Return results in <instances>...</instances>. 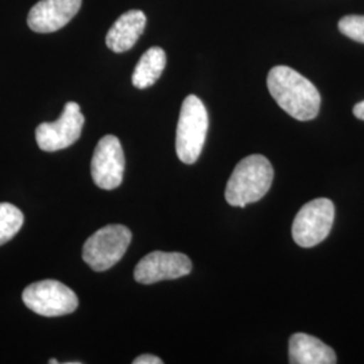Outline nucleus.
I'll use <instances>...</instances> for the list:
<instances>
[{"instance_id":"nucleus-8","label":"nucleus","mask_w":364,"mask_h":364,"mask_svg":"<svg viewBox=\"0 0 364 364\" xmlns=\"http://www.w3.org/2000/svg\"><path fill=\"white\" fill-rule=\"evenodd\" d=\"M124 153L115 135H105L95 149L92 156L91 171L96 186L112 191L120 186L124 174Z\"/></svg>"},{"instance_id":"nucleus-13","label":"nucleus","mask_w":364,"mask_h":364,"mask_svg":"<svg viewBox=\"0 0 364 364\" xmlns=\"http://www.w3.org/2000/svg\"><path fill=\"white\" fill-rule=\"evenodd\" d=\"M166 66V53L154 46L144 52L132 73V85L138 90H146L154 85Z\"/></svg>"},{"instance_id":"nucleus-17","label":"nucleus","mask_w":364,"mask_h":364,"mask_svg":"<svg viewBox=\"0 0 364 364\" xmlns=\"http://www.w3.org/2000/svg\"><path fill=\"white\" fill-rule=\"evenodd\" d=\"M353 115L360 120H364V100L353 107Z\"/></svg>"},{"instance_id":"nucleus-12","label":"nucleus","mask_w":364,"mask_h":364,"mask_svg":"<svg viewBox=\"0 0 364 364\" xmlns=\"http://www.w3.org/2000/svg\"><path fill=\"white\" fill-rule=\"evenodd\" d=\"M289 362L291 364H335V351L317 338L294 333L289 341Z\"/></svg>"},{"instance_id":"nucleus-14","label":"nucleus","mask_w":364,"mask_h":364,"mask_svg":"<svg viewBox=\"0 0 364 364\" xmlns=\"http://www.w3.org/2000/svg\"><path fill=\"white\" fill-rule=\"evenodd\" d=\"M25 216L13 204L0 203V246L10 242L23 225Z\"/></svg>"},{"instance_id":"nucleus-15","label":"nucleus","mask_w":364,"mask_h":364,"mask_svg":"<svg viewBox=\"0 0 364 364\" xmlns=\"http://www.w3.org/2000/svg\"><path fill=\"white\" fill-rule=\"evenodd\" d=\"M338 30L346 37L364 43V15H347L341 18Z\"/></svg>"},{"instance_id":"nucleus-2","label":"nucleus","mask_w":364,"mask_h":364,"mask_svg":"<svg viewBox=\"0 0 364 364\" xmlns=\"http://www.w3.org/2000/svg\"><path fill=\"white\" fill-rule=\"evenodd\" d=\"M274 170L266 156L254 154L243 158L227 182L225 200L230 205L245 208L259 201L273 183Z\"/></svg>"},{"instance_id":"nucleus-4","label":"nucleus","mask_w":364,"mask_h":364,"mask_svg":"<svg viewBox=\"0 0 364 364\" xmlns=\"http://www.w3.org/2000/svg\"><path fill=\"white\" fill-rule=\"evenodd\" d=\"M131 231L120 224L105 225L88 237L82 259L95 272H105L123 258L131 243Z\"/></svg>"},{"instance_id":"nucleus-16","label":"nucleus","mask_w":364,"mask_h":364,"mask_svg":"<svg viewBox=\"0 0 364 364\" xmlns=\"http://www.w3.org/2000/svg\"><path fill=\"white\" fill-rule=\"evenodd\" d=\"M134 364H162L164 363V360L162 359H159L158 356H154V355H149V353H146V355H141V356H138L134 362Z\"/></svg>"},{"instance_id":"nucleus-1","label":"nucleus","mask_w":364,"mask_h":364,"mask_svg":"<svg viewBox=\"0 0 364 364\" xmlns=\"http://www.w3.org/2000/svg\"><path fill=\"white\" fill-rule=\"evenodd\" d=\"M267 88L277 105L299 122H308L318 115L321 96L297 70L285 65L274 66L267 76Z\"/></svg>"},{"instance_id":"nucleus-5","label":"nucleus","mask_w":364,"mask_h":364,"mask_svg":"<svg viewBox=\"0 0 364 364\" xmlns=\"http://www.w3.org/2000/svg\"><path fill=\"white\" fill-rule=\"evenodd\" d=\"M23 304L30 311L43 317H60L77 309L76 293L64 284L45 279L31 284L23 290Z\"/></svg>"},{"instance_id":"nucleus-11","label":"nucleus","mask_w":364,"mask_h":364,"mask_svg":"<svg viewBox=\"0 0 364 364\" xmlns=\"http://www.w3.org/2000/svg\"><path fill=\"white\" fill-rule=\"evenodd\" d=\"M147 18L141 10H130L120 15L117 22L108 30L105 43L109 50L124 53L130 50L144 34Z\"/></svg>"},{"instance_id":"nucleus-18","label":"nucleus","mask_w":364,"mask_h":364,"mask_svg":"<svg viewBox=\"0 0 364 364\" xmlns=\"http://www.w3.org/2000/svg\"><path fill=\"white\" fill-rule=\"evenodd\" d=\"M49 363L57 364V363H58V362H57V360H55V359H50V360H49Z\"/></svg>"},{"instance_id":"nucleus-7","label":"nucleus","mask_w":364,"mask_h":364,"mask_svg":"<svg viewBox=\"0 0 364 364\" xmlns=\"http://www.w3.org/2000/svg\"><path fill=\"white\" fill-rule=\"evenodd\" d=\"M85 117L80 105L69 102L64 107L61 117L53 123H41L36 130V139L41 150L54 153L76 144L81 136Z\"/></svg>"},{"instance_id":"nucleus-9","label":"nucleus","mask_w":364,"mask_h":364,"mask_svg":"<svg viewBox=\"0 0 364 364\" xmlns=\"http://www.w3.org/2000/svg\"><path fill=\"white\" fill-rule=\"evenodd\" d=\"M192 272V260L181 252L153 251L139 260L134 270V278L142 285L159 281L177 279Z\"/></svg>"},{"instance_id":"nucleus-3","label":"nucleus","mask_w":364,"mask_h":364,"mask_svg":"<svg viewBox=\"0 0 364 364\" xmlns=\"http://www.w3.org/2000/svg\"><path fill=\"white\" fill-rule=\"evenodd\" d=\"M208 124V112L204 103L195 95L185 97L176 135V151L181 162L192 165L198 159L207 139Z\"/></svg>"},{"instance_id":"nucleus-6","label":"nucleus","mask_w":364,"mask_h":364,"mask_svg":"<svg viewBox=\"0 0 364 364\" xmlns=\"http://www.w3.org/2000/svg\"><path fill=\"white\" fill-rule=\"evenodd\" d=\"M335 220V205L328 198H316L299 209L293 221L291 235L304 248L317 246L331 232Z\"/></svg>"},{"instance_id":"nucleus-10","label":"nucleus","mask_w":364,"mask_h":364,"mask_svg":"<svg viewBox=\"0 0 364 364\" xmlns=\"http://www.w3.org/2000/svg\"><path fill=\"white\" fill-rule=\"evenodd\" d=\"M82 0H39L28 13L27 25L36 33H54L77 15Z\"/></svg>"}]
</instances>
